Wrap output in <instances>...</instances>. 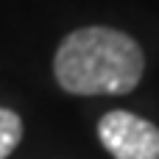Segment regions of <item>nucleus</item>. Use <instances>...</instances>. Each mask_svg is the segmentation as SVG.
Here are the masks:
<instances>
[{
	"mask_svg": "<svg viewBox=\"0 0 159 159\" xmlns=\"http://www.w3.org/2000/svg\"><path fill=\"white\" fill-rule=\"evenodd\" d=\"M143 70L137 39L109 25L70 31L53 56L56 84L70 95H126L143 81Z\"/></svg>",
	"mask_w": 159,
	"mask_h": 159,
	"instance_id": "f257e3e1",
	"label": "nucleus"
},
{
	"mask_svg": "<svg viewBox=\"0 0 159 159\" xmlns=\"http://www.w3.org/2000/svg\"><path fill=\"white\" fill-rule=\"evenodd\" d=\"M22 140V117L6 106H0V159H8Z\"/></svg>",
	"mask_w": 159,
	"mask_h": 159,
	"instance_id": "7ed1b4c3",
	"label": "nucleus"
},
{
	"mask_svg": "<svg viewBox=\"0 0 159 159\" xmlns=\"http://www.w3.org/2000/svg\"><path fill=\"white\" fill-rule=\"evenodd\" d=\"M98 140L115 159H159V129L126 109L106 112L98 120Z\"/></svg>",
	"mask_w": 159,
	"mask_h": 159,
	"instance_id": "f03ea898",
	"label": "nucleus"
}]
</instances>
